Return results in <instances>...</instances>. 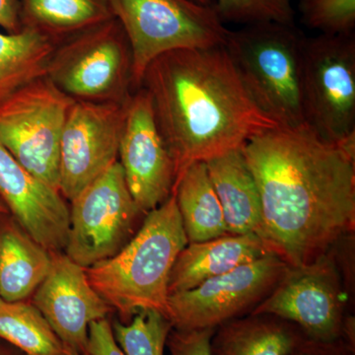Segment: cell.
Segmentation results:
<instances>
[{
  "label": "cell",
  "mask_w": 355,
  "mask_h": 355,
  "mask_svg": "<svg viewBox=\"0 0 355 355\" xmlns=\"http://www.w3.org/2000/svg\"><path fill=\"white\" fill-rule=\"evenodd\" d=\"M261 200V239L291 268L326 256L355 226V146L307 125L279 127L242 147Z\"/></svg>",
  "instance_id": "cell-1"
},
{
  "label": "cell",
  "mask_w": 355,
  "mask_h": 355,
  "mask_svg": "<svg viewBox=\"0 0 355 355\" xmlns=\"http://www.w3.org/2000/svg\"><path fill=\"white\" fill-rule=\"evenodd\" d=\"M146 91L177 177L279 125L251 99L223 46L169 51L149 64ZM139 87V88H140Z\"/></svg>",
  "instance_id": "cell-2"
},
{
  "label": "cell",
  "mask_w": 355,
  "mask_h": 355,
  "mask_svg": "<svg viewBox=\"0 0 355 355\" xmlns=\"http://www.w3.org/2000/svg\"><path fill=\"white\" fill-rule=\"evenodd\" d=\"M188 245L174 193L146 214L130 241L108 260L85 268L89 284L128 323L140 310L166 316L170 272Z\"/></svg>",
  "instance_id": "cell-3"
},
{
  "label": "cell",
  "mask_w": 355,
  "mask_h": 355,
  "mask_svg": "<svg viewBox=\"0 0 355 355\" xmlns=\"http://www.w3.org/2000/svg\"><path fill=\"white\" fill-rule=\"evenodd\" d=\"M295 25L259 23L229 30L224 48L254 104L279 127L306 125L304 41Z\"/></svg>",
  "instance_id": "cell-4"
},
{
  "label": "cell",
  "mask_w": 355,
  "mask_h": 355,
  "mask_svg": "<svg viewBox=\"0 0 355 355\" xmlns=\"http://www.w3.org/2000/svg\"><path fill=\"white\" fill-rule=\"evenodd\" d=\"M110 2L132 48L135 90L146 67L163 53L225 46L229 30L212 6L193 0Z\"/></svg>",
  "instance_id": "cell-5"
},
{
  "label": "cell",
  "mask_w": 355,
  "mask_h": 355,
  "mask_svg": "<svg viewBox=\"0 0 355 355\" xmlns=\"http://www.w3.org/2000/svg\"><path fill=\"white\" fill-rule=\"evenodd\" d=\"M46 76L74 101L123 104L135 91L130 42L116 18L57 44Z\"/></svg>",
  "instance_id": "cell-6"
},
{
  "label": "cell",
  "mask_w": 355,
  "mask_h": 355,
  "mask_svg": "<svg viewBox=\"0 0 355 355\" xmlns=\"http://www.w3.org/2000/svg\"><path fill=\"white\" fill-rule=\"evenodd\" d=\"M302 97L305 123L319 137L355 146V36L305 38Z\"/></svg>",
  "instance_id": "cell-7"
},
{
  "label": "cell",
  "mask_w": 355,
  "mask_h": 355,
  "mask_svg": "<svg viewBox=\"0 0 355 355\" xmlns=\"http://www.w3.org/2000/svg\"><path fill=\"white\" fill-rule=\"evenodd\" d=\"M74 102L44 76L0 106V144L27 171L58 191L60 141Z\"/></svg>",
  "instance_id": "cell-8"
},
{
  "label": "cell",
  "mask_w": 355,
  "mask_h": 355,
  "mask_svg": "<svg viewBox=\"0 0 355 355\" xmlns=\"http://www.w3.org/2000/svg\"><path fill=\"white\" fill-rule=\"evenodd\" d=\"M70 202L64 254L84 268L118 254L137 232V222L144 214L130 195L119 160Z\"/></svg>",
  "instance_id": "cell-9"
},
{
  "label": "cell",
  "mask_w": 355,
  "mask_h": 355,
  "mask_svg": "<svg viewBox=\"0 0 355 355\" xmlns=\"http://www.w3.org/2000/svg\"><path fill=\"white\" fill-rule=\"evenodd\" d=\"M288 266L268 254L191 291L171 294L166 317L177 330L216 329L272 291Z\"/></svg>",
  "instance_id": "cell-10"
},
{
  "label": "cell",
  "mask_w": 355,
  "mask_h": 355,
  "mask_svg": "<svg viewBox=\"0 0 355 355\" xmlns=\"http://www.w3.org/2000/svg\"><path fill=\"white\" fill-rule=\"evenodd\" d=\"M253 316H275L296 324L312 342L331 343L345 338L347 322L340 284L327 256L310 265L286 268Z\"/></svg>",
  "instance_id": "cell-11"
},
{
  "label": "cell",
  "mask_w": 355,
  "mask_h": 355,
  "mask_svg": "<svg viewBox=\"0 0 355 355\" xmlns=\"http://www.w3.org/2000/svg\"><path fill=\"white\" fill-rule=\"evenodd\" d=\"M125 104L76 101L70 107L60 153L58 191L65 200L71 202L118 161Z\"/></svg>",
  "instance_id": "cell-12"
},
{
  "label": "cell",
  "mask_w": 355,
  "mask_h": 355,
  "mask_svg": "<svg viewBox=\"0 0 355 355\" xmlns=\"http://www.w3.org/2000/svg\"><path fill=\"white\" fill-rule=\"evenodd\" d=\"M118 158L130 195L142 214L155 209L172 195L176 181L174 161L142 87L125 104Z\"/></svg>",
  "instance_id": "cell-13"
},
{
  "label": "cell",
  "mask_w": 355,
  "mask_h": 355,
  "mask_svg": "<svg viewBox=\"0 0 355 355\" xmlns=\"http://www.w3.org/2000/svg\"><path fill=\"white\" fill-rule=\"evenodd\" d=\"M32 296V304L67 352L81 355H88L90 324L106 319L113 311L89 284L85 268L64 253H51L50 272Z\"/></svg>",
  "instance_id": "cell-14"
},
{
  "label": "cell",
  "mask_w": 355,
  "mask_h": 355,
  "mask_svg": "<svg viewBox=\"0 0 355 355\" xmlns=\"http://www.w3.org/2000/svg\"><path fill=\"white\" fill-rule=\"evenodd\" d=\"M0 198L35 241L51 253H64L70 225L67 200L27 171L1 144Z\"/></svg>",
  "instance_id": "cell-15"
},
{
  "label": "cell",
  "mask_w": 355,
  "mask_h": 355,
  "mask_svg": "<svg viewBox=\"0 0 355 355\" xmlns=\"http://www.w3.org/2000/svg\"><path fill=\"white\" fill-rule=\"evenodd\" d=\"M268 254L272 253L256 234H227L209 241L188 243L170 272L169 295L191 291Z\"/></svg>",
  "instance_id": "cell-16"
},
{
  "label": "cell",
  "mask_w": 355,
  "mask_h": 355,
  "mask_svg": "<svg viewBox=\"0 0 355 355\" xmlns=\"http://www.w3.org/2000/svg\"><path fill=\"white\" fill-rule=\"evenodd\" d=\"M229 234L261 238L263 210L260 191L241 148L205 161Z\"/></svg>",
  "instance_id": "cell-17"
},
{
  "label": "cell",
  "mask_w": 355,
  "mask_h": 355,
  "mask_svg": "<svg viewBox=\"0 0 355 355\" xmlns=\"http://www.w3.org/2000/svg\"><path fill=\"white\" fill-rule=\"evenodd\" d=\"M51 253L14 220L0 227V298L18 302L29 298L50 272Z\"/></svg>",
  "instance_id": "cell-18"
},
{
  "label": "cell",
  "mask_w": 355,
  "mask_h": 355,
  "mask_svg": "<svg viewBox=\"0 0 355 355\" xmlns=\"http://www.w3.org/2000/svg\"><path fill=\"white\" fill-rule=\"evenodd\" d=\"M22 29L57 44L113 19L110 0H19Z\"/></svg>",
  "instance_id": "cell-19"
},
{
  "label": "cell",
  "mask_w": 355,
  "mask_h": 355,
  "mask_svg": "<svg viewBox=\"0 0 355 355\" xmlns=\"http://www.w3.org/2000/svg\"><path fill=\"white\" fill-rule=\"evenodd\" d=\"M172 193L188 243L209 241L229 234L205 162L189 165L177 177Z\"/></svg>",
  "instance_id": "cell-20"
},
{
  "label": "cell",
  "mask_w": 355,
  "mask_h": 355,
  "mask_svg": "<svg viewBox=\"0 0 355 355\" xmlns=\"http://www.w3.org/2000/svg\"><path fill=\"white\" fill-rule=\"evenodd\" d=\"M214 335V355H291L305 340L304 334L266 315L230 320Z\"/></svg>",
  "instance_id": "cell-21"
},
{
  "label": "cell",
  "mask_w": 355,
  "mask_h": 355,
  "mask_svg": "<svg viewBox=\"0 0 355 355\" xmlns=\"http://www.w3.org/2000/svg\"><path fill=\"white\" fill-rule=\"evenodd\" d=\"M55 48L31 30L0 32V106L28 83L46 76Z\"/></svg>",
  "instance_id": "cell-22"
},
{
  "label": "cell",
  "mask_w": 355,
  "mask_h": 355,
  "mask_svg": "<svg viewBox=\"0 0 355 355\" xmlns=\"http://www.w3.org/2000/svg\"><path fill=\"white\" fill-rule=\"evenodd\" d=\"M0 338L25 355H67L41 312L25 301L7 302L0 298Z\"/></svg>",
  "instance_id": "cell-23"
},
{
  "label": "cell",
  "mask_w": 355,
  "mask_h": 355,
  "mask_svg": "<svg viewBox=\"0 0 355 355\" xmlns=\"http://www.w3.org/2000/svg\"><path fill=\"white\" fill-rule=\"evenodd\" d=\"M113 333L125 355H165L166 343L173 326L156 310H140L128 323L114 321Z\"/></svg>",
  "instance_id": "cell-24"
},
{
  "label": "cell",
  "mask_w": 355,
  "mask_h": 355,
  "mask_svg": "<svg viewBox=\"0 0 355 355\" xmlns=\"http://www.w3.org/2000/svg\"><path fill=\"white\" fill-rule=\"evenodd\" d=\"M214 7L223 23L295 25L292 0H216Z\"/></svg>",
  "instance_id": "cell-25"
},
{
  "label": "cell",
  "mask_w": 355,
  "mask_h": 355,
  "mask_svg": "<svg viewBox=\"0 0 355 355\" xmlns=\"http://www.w3.org/2000/svg\"><path fill=\"white\" fill-rule=\"evenodd\" d=\"M303 24L322 35L354 34L355 0H300Z\"/></svg>",
  "instance_id": "cell-26"
},
{
  "label": "cell",
  "mask_w": 355,
  "mask_h": 355,
  "mask_svg": "<svg viewBox=\"0 0 355 355\" xmlns=\"http://www.w3.org/2000/svg\"><path fill=\"white\" fill-rule=\"evenodd\" d=\"M216 329L177 330L172 329L166 343L170 355H214L211 340Z\"/></svg>",
  "instance_id": "cell-27"
},
{
  "label": "cell",
  "mask_w": 355,
  "mask_h": 355,
  "mask_svg": "<svg viewBox=\"0 0 355 355\" xmlns=\"http://www.w3.org/2000/svg\"><path fill=\"white\" fill-rule=\"evenodd\" d=\"M88 355H125L119 347L111 322L107 318L89 326Z\"/></svg>",
  "instance_id": "cell-28"
},
{
  "label": "cell",
  "mask_w": 355,
  "mask_h": 355,
  "mask_svg": "<svg viewBox=\"0 0 355 355\" xmlns=\"http://www.w3.org/2000/svg\"><path fill=\"white\" fill-rule=\"evenodd\" d=\"M0 27L9 34L22 31L19 0H0Z\"/></svg>",
  "instance_id": "cell-29"
},
{
  "label": "cell",
  "mask_w": 355,
  "mask_h": 355,
  "mask_svg": "<svg viewBox=\"0 0 355 355\" xmlns=\"http://www.w3.org/2000/svg\"><path fill=\"white\" fill-rule=\"evenodd\" d=\"M340 342L322 343L305 340L291 355H347L345 347H338Z\"/></svg>",
  "instance_id": "cell-30"
},
{
  "label": "cell",
  "mask_w": 355,
  "mask_h": 355,
  "mask_svg": "<svg viewBox=\"0 0 355 355\" xmlns=\"http://www.w3.org/2000/svg\"><path fill=\"white\" fill-rule=\"evenodd\" d=\"M0 355H25L20 352V354H14V352H10V350L3 349L0 347Z\"/></svg>",
  "instance_id": "cell-31"
},
{
  "label": "cell",
  "mask_w": 355,
  "mask_h": 355,
  "mask_svg": "<svg viewBox=\"0 0 355 355\" xmlns=\"http://www.w3.org/2000/svg\"><path fill=\"white\" fill-rule=\"evenodd\" d=\"M8 209L4 205L3 202H2L1 198H0V214H8Z\"/></svg>",
  "instance_id": "cell-32"
},
{
  "label": "cell",
  "mask_w": 355,
  "mask_h": 355,
  "mask_svg": "<svg viewBox=\"0 0 355 355\" xmlns=\"http://www.w3.org/2000/svg\"><path fill=\"white\" fill-rule=\"evenodd\" d=\"M202 6H211V0H193Z\"/></svg>",
  "instance_id": "cell-33"
},
{
  "label": "cell",
  "mask_w": 355,
  "mask_h": 355,
  "mask_svg": "<svg viewBox=\"0 0 355 355\" xmlns=\"http://www.w3.org/2000/svg\"><path fill=\"white\" fill-rule=\"evenodd\" d=\"M67 355H81L76 354V352H67Z\"/></svg>",
  "instance_id": "cell-34"
}]
</instances>
